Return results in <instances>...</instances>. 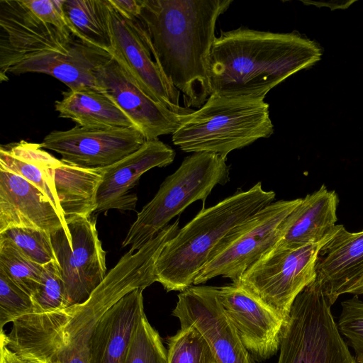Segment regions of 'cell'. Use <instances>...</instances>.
<instances>
[{
	"label": "cell",
	"instance_id": "52a82bcc",
	"mask_svg": "<svg viewBox=\"0 0 363 363\" xmlns=\"http://www.w3.org/2000/svg\"><path fill=\"white\" fill-rule=\"evenodd\" d=\"M331 306L316 279L297 296L277 363H357L340 335Z\"/></svg>",
	"mask_w": 363,
	"mask_h": 363
},
{
	"label": "cell",
	"instance_id": "d590c367",
	"mask_svg": "<svg viewBox=\"0 0 363 363\" xmlns=\"http://www.w3.org/2000/svg\"><path fill=\"white\" fill-rule=\"evenodd\" d=\"M0 363H28L0 341Z\"/></svg>",
	"mask_w": 363,
	"mask_h": 363
},
{
	"label": "cell",
	"instance_id": "484cf974",
	"mask_svg": "<svg viewBox=\"0 0 363 363\" xmlns=\"http://www.w3.org/2000/svg\"><path fill=\"white\" fill-rule=\"evenodd\" d=\"M110 9L108 0H65L63 4L73 35L108 53L112 46Z\"/></svg>",
	"mask_w": 363,
	"mask_h": 363
},
{
	"label": "cell",
	"instance_id": "8fae6325",
	"mask_svg": "<svg viewBox=\"0 0 363 363\" xmlns=\"http://www.w3.org/2000/svg\"><path fill=\"white\" fill-rule=\"evenodd\" d=\"M110 28V54L121 62L140 88L155 101L176 113L186 115L194 112L191 108L180 106V91L168 81L157 63L138 18L128 20L111 5Z\"/></svg>",
	"mask_w": 363,
	"mask_h": 363
},
{
	"label": "cell",
	"instance_id": "8d00e7d4",
	"mask_svg": "<svg viewBox=\"0 0 363 363\" xmlns=\"http://www.w3.org/2000/svg\"><path fill=\"white\" fill-rule=\"evenodd\" d=\"M345 294L363 295V274L345 289L343 292Z\"/></svg>",
	"mask_w": 363,
	"mask_h": 363
},
{
	"label": "cell",
	"instance_id": "4dcf8cb0",
	"mask_svg": "<svg viewBox=\"0 0 363 363\" xmlns=\"http://www.w3.org/2000/svg\"><path fill=\"white\" fill-rule=\"evenodd\" d=\"M32 299L34 313L67 307L65 286L57 260L43 265L40 282Z\"/></svg>",
	"mask_w": 363,
	"mask_h": 363
},
{
	"label": "cell",
	"instance_id": "603a6c76",
	"mask_svg": "<svg viewBox=\"0 0 363 363\" xmlns=\"http://www.w3.org/2000/svg\"><path fill=\"white\" fill-rule=\"evenodd\" d=\"M55 108L60 118H69L90 129L129 128L134 125L125 112L105 93L92 89L62 93Z\"/></svg>",
	"mask_w": 363,
	"mask_h": 363
},
{
	"label": "cell",
	"instance_id": "83f0119b",
	"mask_svg": "<svg viewBox=\"0 0 363 363\" xmlns=\"http://www.w3.org/2000/svg\"><path fill=\"white\" fill-rule=\"evenodd\" d=\"M167 363H218L203 335L192 325L168 337Z\"/></svg>",
	"mask_w": 363,
	"mask_h": 363
},
{
	"label": "cell",
	"instance_id": "8992f818",
	"mask_svg": "<svg viewBox=\"0 0 363 363\" xmlns=\"http://www.w3.org/2000/svg\"><path fill=\"white\" fill-rule=\"evenodd\" d=\"M226 159L197 152L184 159L178 169L160 185L157 194L142 210L129 228L122 247L135 252L155 238L169 222L196 201H202L218 184L230 180Z\"/></svg>",
	"mask_w": 363,
	"mask_h": 363
},
{
	"label": "cell",
	"instance_id": "5bb4252c",
	"mask_svg": "<svg viewBox=\"0 0 363 363\" xmlns=\"http://www.w3.org/2000/svg\"><path fill=\"white\" fill-rule=\"evenodd\" d=\"M172 315L181 327L194 326L206 338L218 363H255L218 298V287L191 286L180 291Z\"/></svg>",
	"mask_w": 363,
	"mask_h": 363
},
{
	"label": "cell",
	"instance_id": "277c9868",
	"mask_svg": "<svg viewBox=\"0 0 363 363\" xmlns=\"http://www.w3.org/2000/svg\"><path fill=\"white\" fill-rule=\"evenodd\" d=\"M275 192L262 183L203 208L163 247L155 262L157 281L167 291L191 286L212 252L237 226L272 203Z\"/></svg>",
	"mask_w": 363,
	"mask_h": 363
},
{
	"label": "cell",
	"instance_id": "9a60e30c",
	"mask_svg": "<svg viewBox=\"0 0 363 363\" xmlns=\"http://www.w3.org/2000/svg\"><path fill=\"white\" fill-rule=\"evenodd\" d=\"M218 298L254 359L262 361L278 352L287 323L280 313L237 282L218 287Z\"/></svg>",
	"mask_w": 363,
	"mask_h": 363
},
{
	"label": "cell",
	"instance_id": "4316f807",
	"mask_svg": "<svg viewBox=\"0 0 363 363\" xmlns=\"http://www.w3.org/2000/svg\"><path fill=\"white\" fill-rule=\"evenodd\" d=\"M43 265L28 257L11 240L0 236V269L31 298L40 282Z\"/></svg>",
	"mask_w": 363,
	"mask_h": 363
},
{
	"label": "cell",
	"instance_id": "e0dca14e",
	"mask_svg": "<svg viewBox=\"0 0 363 363\" xmlns=\"http://www.w3.org/2000/svg\"><path fill=\"white\" fill-rule=\"evenodd\" d=\"M174 150L159 139L145 140L135 152L116 163L102 167L95 213L110 209L135 211L138 196L133 189L140 177L154 167H164L174 161Z\"/></svg>",
	"mask_w": 363,
	"mask_h": 363
},
{
	"label": "cell",
	"instance_id": "9c48e42d",
	"mask_svg": "<svg viewBox=\"0 0 363 363\" xmlns=\"http://www.w3.org/2000/svg\"><path fill=\"white\" fill-rule=\"evenodd\" d=\"M321 242L292 247L274 246L235 281L288 320L297 296L316 279L315 265Z\"/></svg>",
	"mask_w": 363,
	"mask_h": 363
},
{
	"label": "cell",
	"instance_id": "d6986e66",
	"mask_svg": "<svg viewBox=\"0 0 363 363\" xmlns=\"http://www.w3.org/2000/svg\"><path fill=\"white\" fill-rule=\"evenodd\" d=\"M111 57L77 39L66 50L49 52L25 60L10 67L13 74L38 72L52 76L69 90L92 89L104 92L96 78L97 68Z\"/></svg>",
	"mask_w": 363,
	"mask_h": 363
},
{
	"label": "cell",
	"instance_id": "ffe728a7",
	"mask_svg": "<svg viewBox=\"0 0 363 363\" xmlns=\"http://www.w3.org/2000/svg\"><path fill=\"white\" fill-rule=\"evenodd\" d=\"M143 290L128 293L104 315L91 340L89 363H123L133 333L145 314Z\"/></svg>",
	"mask_w": 363,
	"mask_h": 363
},
{
	"label": "cell",
	"instance_id": "6da1fadb",
	"mask_svg": "<svg viewBox=\"0 0 363 363\" xmlns=\"http://www.w3.org/2000/svg\"><path fill=\"white\" fill-rule=\"evenodd\" d=\"M155 237L128 251L83 303L26 315L0 341L28 363H89L90 344L100 320L121 298L157 281L155 262L163 247Z\"/></svg>",
	"mask_w": 363,
	"mask_h": 363
},
{
	"label": "cell",
	"instance_id": "cb8c5ba5",
	"mask_svg": "<svg viewBox=\"0 0 363 363\" xmlns=\"http://www.w3.org/2000/svg\"><path fill=\"white\" fill-rule=\"evenodd\" d=\"M102 177V167H81L57 160L53 179L64 218L73 215L90 217L95 213Z\"/></svg>",
	"mask_w": 363,
	"mask_h": 363
},
{
	"label": "cell",
	"instance_id": "f546056e",
	"mask_svg": "<svg viewBox=\"0 0 363 363\" xmlns=\"http://www.w3.org/2000/svg\"><path fill=\"white\" fill-rule=\"evenodd\" d=\"M0 236L11 240L33 262L45 265L56 260L48 233L33 228L11 227L0 233Z\"/></svg>",
	"mask_w": 363,
	"mask_h": 363
},
{
	"label": "cell",
	"instance_id": "7c38bea8",
	"mask_svg": "<svg viewBox=\"0 0 363 363\" xmlns=\"http://www.w3.org/2000/svg\"><path fill=\"white\" fill-rule=\"evenodd\" d=\"M0 79L7 80L12 66L45 53L62 52L77 39L45 23L22 0L0 1Z\"/></svg>",
	"mask_w": 363,
	"mask_h": 363
},
{
	"label": "cell",
	"instance_id": "2e32d148",
	"mask_svg": "<svg viewBox=\"0 0 363 363\" xmlns=\"http://www.w3.org/2000/svg\"><path fill=\"white\" fill-rule=\"evenodd\" d=\"M96 75L104 92L130 118L146 140L173 134L187 115L176 113L150 97L112 55L97 68Z\"/></svg>",
	"mask_w": 363,
	"mask_h": 363
},
{
	"label": "cell",
	"instance_id": "30bf717a",
	"mask_svg": "<svg viewBox=\"0 0 363 363\" xmlns=\"http://www.w3.org/2000/svg\"><path fill=\"white\" fill-rule=\"evenodd\" d=\"M67 228L50 233L63 279L67 307L85 301L106 275V255L95 217L65 218Z\"/></svg>",
	"mask_w": 363,
	"mask_h": 363
},
{
	"label": "cell",
	"instance_id": "7a4b0ae2",
	"mask_svg": "<svg viewBox=\"0 0 363 363\" xmlns=\"http://www.w3.org/2000/svg\"><path fill=\"white\" fill-rule=\"evenodd\" d=\"M233 2L141 0L138 20L157 63L182 93L186 108H200L211 95L208 65L216 24Z\"/></svg>",
	"mask_w": 363,
	"mask_h": 363
},
{
	"label": "cell",
	"instance_id": "d4e9b609",
	"mask_svg": "<svg viewBox=\"0 0 363 363\" xmlns=\"http://www.w3.org/2000/svg\"><path fill=\"white\" fill-rule=\"evenodd\" d=\"M57 160L44 150L40 143L21 140L0 147V168L22 177L41 189L65 220L53 179Z\"/></svg>",
	"mask_w": 363,
	"mask_h": 363
},
{
	"label": "cell",
	"instance_id": "7402d4cb",
	"mask_svg": "<svg viewBox=\"0 0 363 363\" xmlns=\"http://www.w3.org/2000/svg\"><path fill=\"white\" fill-rule=\"evenodd\" d=\"M339 199L334 190L322 184L302 198L286 218L281 237L275 246L292 247L321 242L337 228Z\"/></svg>",
	"mask_w": 363,
	"mask_h": 363
},
{
	"label": "cell",
	"instance_id": "ac0fdd59",
	"mask_svg": "<svg viewBox=\"0 0 363 363\" xmlns=\"http://www.w3.org/2000/svg\"><path fill=\"white\" fill-rule=\"evenodd\" d=\"M11 227L38 228L50 234L67 225L41 189L0 168V233Z\"/></svg>",
	"mask_w": 363,
	"mask_h": 363
},
{
	"label": "cell",
	"instance_id": "1f68e13d",
	"mask_svg": "<svg viewBox=\"0 0 363 363\" xmlns=\"http://www.w3.org/2000/svg\"><path fill=\"white\" fill-rule=\"evenodd\" d=\"M35 312L31 296L0 269V329Z\"/></svg>",
	"mask_w": 363,
	"mask_h": 363
},
{
	"label": "cell",
	"instance_id": "4fadbf2b",
	"mask_svg": "<svg viewBox=\"0 0 363 363\" xmlns=\"http://www.w3.org/2000/svg\"><path fill=\"white\" fill-rule=\"evenodd\" d=\"M136 127L90 129L78 125L53 130L40 143L67 164L86 168L109 166L137 150L145 141Z\"/></svg>",
	"mask_w": 363,
	"mask_h": 363
},
{
	"label": "cell",
	"instance_id": "3957f363",
	"mask_svg": "<svg viewBox=\"0 0 363 363\" xmlns=\"http://www.w3.org/2000/svg\"><path fill=\"white\" fill-rule=\"evenodd\" d=\"M321 56L320 46L297 32L221 30L209 57L211 94L264 99L272 88Z\"/></svg>",
	"mask_w": 363,
	"mask_h": 363
},
{
	"label": "cell",
	"instance_id": "ba28073f",
	"mask_svg": "<svg viewBox=\"0 0 363 363\" xmlns=\"http://www.w3.org/2000/svg\"><path fill=\"white\" fill-rule=\"evenodd\" d=\"M301 200L273 201L235 228L212 252L194 285L218 276L237 281L278 243L286 218Z\"/></svg>",
	"mask_w": 363,
	"mask_h": 363
},
{
	"label": "cell",
	"instance_id": "e575fe53",
	"mask_svg": "<svg viewBox=\"0 0 363 363\" xmlns=\"http://www.w3.org/2000/svg\"><path fill=\"white\" fill-rule=\"evenodd\" d=\"M112 7L123 17L134 21L139 18L141 0H108Z\"/></svg>",
	"mask_w": 363,
	"mask_h": 363
},
{
	"label": "cell",
	"instance_id": "d6a6232c",
	"mask_svg": "<svg viewBox=\"0 0 363 363\" xmlns=\"http://www.w3.org/2000/svg\"><path fill=\"white\" fill-rule=\"evenodd\" d=\"M338 320L340 332L352 347L357 363H363V301L358 296L343 301Z\"/></svg>",
	"mask_w": 363,
	"mask_h": 363
},
{
	"label": "cell",
	"instance_id": "44dd1931",
	"mask_svg": "<svg viewBox=\"0 0 363 363\" xmlns=\"http://www.w3.org/2000/svg\"><path fill=\"white\" fill-rule=\"evenodd\" d=\"M315 272L316 279L333 305L363 274V230L351 233L340 225L320 249Z\"/></svg>",
	"mask_w": 363,
	"mask_h": 363
},
{
	"label": "cell",
	"instance_id": "f1b7e54d",
	"mask_svg": "<svg viewBox=\"0 0 363 363\" xmlns=\"http://www.w3.org/2000/svg\"><path fill=\"white\" fill-rule=\"evenodd\" d=\"M123 363H167V350L145 314L136 327Z\"/></svg>",
	"mask_w": 363,
	"mask_h": 363
},
{
	"label": "cell",
	"instance_id": "5b68a950",
	"mask_svg": "<svg viewBox=\"0 0 363 363\" xmlns=\"http://www.w3.org/2000/svg\"><path fill=\"white\" fill-rule=\"evenodd\" d=\"M269 108L261 99L211 94L199 109L186 116L172 140L186 152L226 159L230 152L273 134Z\"/></svg>",
	"mask_w": 363,
	"mask_h": 363
},
{
	"label": "cell",
	"instance_id": "836d02e7",
	"mask_svg": "<svg viewBox=\"0 0 363 363\" xmlns=\"http://www.w3.org/2000/svg\"><path fill=\"white\" fill-rule=\"evenodd\" d=\"M64 1L22 0L23 4L41 20L72 34L71 24L63 10Z\"/></svg>",
	"mask_w": 363,
	"mask_h": 363
}]
</instances>
